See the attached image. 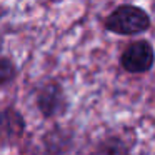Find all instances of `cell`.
I'll list each match as a JSON object with an SVG mask.
<instances>
[{"label":"cell","mask_w":155,"mask_h":155,"mask_svg":"<svg viewBox=\"0 0 155 155\" xmlns=\"http://www.w3.org/2000/svg\"><path fill=\"white\" fill-rule=\"evenodd\" d=\"M17 75V68H15L14 62L8 58L2 57L0 58V87L8 85Z\"/></svg>","instance_id":"8992f818"},{"label":"cell","mask_w":155,"mask_h":155,"mask_svg":"<svg viewBox=\"0 0 155 155\" xmlns=\"http://www.w3.org/2000/svg\"><path fill=\"white\" fill-rule=\"evenodd\" d=\"M25 132V120L18 110L7 107L0 110V150L15 145Z\"/></svg>","instance_id":"277c9868"},{"label":"cell","mask_w":155,"mask_h":155,"mask_svg":"<svg viewBox=\"0 0 155 155\" xmlns=\"http://www.w3.org/2000/svg\"><path fill=\"white\" fill-rule=\"evenodd\" d=\"M150 27L147 12L135 5H120L105 20V28L118 35H137Z\"/></svg>","instance_id":"6da1fadb"},{"label":"cell","mask_w":155,"mask_h":155,"mask_svg":"<svg viewBox=\"0 0 155 155\" xmlns=\"http://www.w3.org/2000/svg\"><path fill=\"white\" fill-rule=\"evenodd\" d=\"M37 107L45 118L62 115L67 108L64 88L57 82H47L37 92Z\"/></svg>","instance_id":"3957f363"},{"label":"cell","mask_w":155,"mask_h":155,"mask_svg":"<svg viewBox=\"0 0 155 155\" xmlns=\"http://www.w3.org/2000/svg\"><path fill=\"white\" fill-rule=\"evenodd\" d=\"M94 155H130V148L120 137L112 135L98 142Z\"/></svg>","instance_id":"5b68a950"},{"label":"cell","mask_w":155,"mask_h":155,"mask_svg":"<svg viewBox=\"0 0 155 155\" xmlns=\"http://www.w3.org/2000/svg\"><path fill=\"white\" fill-rule=\"evenodd\" d=\"M155 60L153 47L147 40L134 42L125 48L120 57V64L128 74H145L152 68Z\"/></svg>","instance_id":"7a4b0ae2"}]
</instances>
